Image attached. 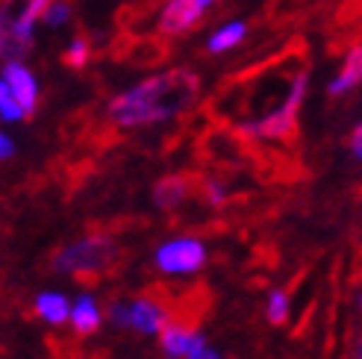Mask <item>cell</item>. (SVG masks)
I'll return each instance as SVG.
<instances>
[{"mask_svg": "<svg viewBox=\"0 0 362 359\" xmlns=\"http://www.w3.org/2000/svg\"><path fill=\"white\" fill-rule=\"evenodd\" d=\"M4 83L9 86V92L18 100V106H21L27 115H33L35 103H39V83H35L33 71L27 65H21L18 59H9L4 65Z\"/></svg>", "mask_w": 362, "mask_h": 359, "instance_id": "5b68a950", "label": "cell"}, {"mask_svg": "<svg viewBox=\"0 0 362 359\" xmlns=\"http://www.w3.org/2000/svg\"><path fill=\"white\" fill-rule=\"evenodd\" d=\"M35 310H39V315L45 321H50V324H62V321L68 318V300L62 295H53V292H45L39 300H35Z\"/></svg>", "mask_w": 362, "mask_h": 359, "instance_id": "7c38bea8", "label": "cell"}, {"mask_svg": "<svg viewBox=\"0 0 362 359\" xmlns=\"http://www.w3.org/2000/svg\"><path fill=\"white\" fill-rule=\"evenodd\" d=\"M68 18H71V4H68V0H50L45 15H42V21L47 27H62Z\"/></svg>", "mask_w": 362, "mask_h": 359, "instance_id": "9a60e30c", "label": "cell"}, {"mask_svg": "<svg viewBox=\"0 0 362 359\" xmlns=\"http://www.w3.org/2000/svg\"><path fill=\"white\" fill-rule=\"evenodd\" d=\"M68 318L74 321V330L80 336H88V333H95L100 327V312H98V303L83 295L77 303H74V310H68Z\"/></svg>", "mask_w": 362, "mask_h": 359, "instance_id": "30bf717a", "label": "cell"}, {"mask_svg": "<svg viewBox=\"0 0 362 359\" xmlns=\"http://www.w3.org/2000/svg\"><path fill=\"white\" fill-rule=\"evenodd\" d=\"M288 315V298L286 292H271V300H268V318L274 321V324H283Z\"/></svg>", "mask_w": 362, "mask_h": 359, "instance_id": "e0dca14e", "label": "cell"}, {"mask_svg": "<svg viewBox=\"0 0 362 359\" xmlns=\"http://www.w3.org/2000/svg\"><path fill=\"white\" fill-rule=\"evenodd\" d=\"M356 359H359V356H356Z\"/></svg>", "mask_w": 362, "mask_h": 359, "instance_id": "603a6c76", "label": "cell"}, {"mask_svg": "<svg viewBox=\"0 0 362 359\" xmlns=\"http://www.w3.org/2000/svg\"><path fill=\"white\" fill-rule=\"evenodd\" d=\"M303 95H306V71H298L295 80H292V88H288V95L280 100L277 110H271L268 115L245 124L242 130L250 133V136H259V139H286V136H292L298 110L303 103Z\"/></svg>", "mask_w": 362, "mask_h": 359, "instance_id": "7a4b0ae2", "label": "cell"}, {"mask_svg": "<svg viewBox=\"0 0 362 359\" xmlns=\"http://www.w3.org/2000/svg\"><path fill=\"white\" fill-rule=\"evenodd\" d=\"M189 342H192V333L189 330H180V327H168L162 333V348L171 359H183V353L189 351Z\"/></svg>", "mask_w": 362, "mask_h": 359, "instance_id": "4fadbf2b", "label": "cell"}, {"mask_svg": "<svg viewBox=\"0 0 362 359\" xmlns=\"http://www.w3.org/2000/svg\"><path fill=\"white\" fill-rule=\"evenodd\" d=\"M194 4H197V6H201V9H204V12H206V9H209V6H212V4H215V0H194Z\"/></svg>", "mask_w": 362, "mask_h": 359, "instance_id": "7402d4cb", "label": "cell"}, {"mask_svg": "<svg viewBox=\"0 0 362 359\" xmlns=\"http://www.w3.org/2000/svg\"><path fill=\"white\" fill-rule=\"evenodd\" d=\"M197 95V77L192 71H168L156 74L133 86L130 92L118 95L110 103V118L118 127H144V124H159L189 110Z\"/></svg>", "mask_w": 362, "mask_h": 359, "instance_id": "6da1fadb", "label": "cell"}, {"mask_svg": "<svg viewBox=\"0 0 362 359\" xmlns=\"http://www.w3.org/2000/svg\"><path fill=\"white\" fill-rule=\"evenodd\" d=\"M359 77H362V50H359V45H356V47L348 50V59H345V65H341L339 77L330 83V95H333V98L348 95L351 88L359 86Z\"/></svg>", "mask_w": 362, "mask_h": 359, "instance_id": "ba28073f", "label": "cell"}, {"mask_svg": "<svg viewBox=\"0 0 362 359\" xmlns=\"http://www.w3.org/2000/svg\"><path fill=\"white\" fill-rule=\"evenodd\" d=\"M110 315H112V324H115V327H127V324H130V307H121V303H112Z\"/></svg>", "mask_w": 362, "mask_h": 359, "instance_id": "d6986e66", "label": "cell"}, {"mask_svg": "<svg viewBox=\"0 0 362 359\" xmlns=\"http://www.w3.org/2000/svg\"><path fill=\"white\" fill-rule=\"evenodd\" d=\"M15 153V145H12V139L0 133V159H9Z\"/></svg>", "mask_w": 362, "mask_h": 359, "instance_id": "ffe728a7", "label": "cell"}, {"mask_svg": "<svg viewBox=\"0 0 362 359\" xmlns=\"http://www.w3.org/2000/svg\"><path fill=\"white\" fill-rule=\"evenodd\" d=\"M245 33H247V27H245L242 21H230V24H224L218 33H212V39H209L206 47H209V53H224V50H230V47L242 45Z\"/></svg>", "mask_w": 362, "mask_h": 359, "instance_id": "8fae6325", "label": "cell"}, {"mask_svg": "<svg viewBox=\"0 0 362 359\" xmlns=\"http://www.w3.org/2000/svg\"><path fill=\"white\" fill-rule=\"evenodd\" d=\"M24 115L27 112L18 106V100L9 92V86L4 83V77H0V118H4V121H21Z\"/></svg>", "mask_w": 362, "mask_h": 359, "instance_id": "5bb4252c", "label": "cell"}, {"mask_svg": "<svg viewBox=\"0 0 362 359\" xmlns=\"http://www.w3.org/2000/svg\"><path fill=\"white\" fill-rule=\"evenodd\" d=\"M183 359H218V353L206 348V339L201 333H192V342H189V351L183 353Z\"/></svg>", "mask_w": 362, "mask_h": 359, "instance_id": "ac0fdd59", "label": "cell"}, {"mask_svg": "<svg viewBox=\"0 0 362 359\" xmlns=\"http://www.w3.org/2000/svg\"><path fill=\"white\" fill-rule=\"evenodd\" d=\"M204 18V9L194 0H168L165 9L159 15V30L168 35H183Z\"/></svg>", "mask_w": 362, "mask_h": 359, "instance_id": "8992f818", "label": "cell"}, {"mask_svg": "<svg viewBox=\"0 0 362 359\" xmlns=\"http://www.w3.org/2000/svg\"><path fill=\"white\" fill-rule=\"evenodd\" d=\"M186 194H189V180L186 177H165V180L156 183L153 201L162 209H174V206H180L186 201Z\"/></svg>", "mask_w": 362, "mask_h": 359, "instance_id": "9c48e42d", "label": "cell"}, {"mask_svg": "<svg viewBox=\"0 0 362 359\" xmlns=\"http://www.w3.org/2000/svg\"><path fill=\"white\" fill-rule=\"evenodd\" d=\"M351 153H354L356 159H359V153H362V130H359V127H356V133L351 136Z\"/></svg>", "mask_w": 362, "mask_h": 359, "instance_id": "44dd1931", "label": "cell"}, {"mask_svg": "<svg viewBox=\"0 0 362 359\" xmlns=\"http://www.w3.org/2000/svg\"><path fill=\"white\" fill-rule=\"evenodd\" d=\"M162 324H165V312H162L156 303L139 300V303H133V307H130V324H127V327H133V330H139L144 336H151V333H159Z\"/></svg>", "mask_w": 362, "mask_h": 359, "instance_id": "52a82bcc", "label": "cell"}, {"mask_svg": "<svg viewBox=\"0 0 362 359\" xmlns=\"http://www.w3.org/2000/svg\"><path fill=\"white\" fill-rule=\"evenodd\" d=\"M88 57H92V50H88V42L86 39H74L68 45L65 50V65L68 68H83L88 62Z\"/></svg>", "mask_w": 362, "mask_h": 359, "instance_id": "2e32d148", "label": "cell"}, {"mask_svg": "<svg viewBox=\"0 0 362 359\" xmlns=\"http://www.w3.org/2000/svg\"><path fill=\"white\" fill-rule=\"evenodd\" d=\"M204 262H206V247L197 239H174L156 250V265L168 274L197 271V268H204Z\"/></svg>", "mask_w": 362, "mask_h": 359, "instance_id": "277c9868", "label": "cell"}, {"mask_svg": "<svg viewBox=\"0 0 362 359\" xmlns=\"http://www.w3.org/2000/svg\"><path fill=\"white\" fill-rule=\"evenodd\" d=\"M118 259V247L112 239L106 236H88L77 245L65 247L57 257L59 271H103L106 265Z\"/></svg>", "mask_w": 362, "mask_h": 359, "instance_id": "3957f363", "label": "cell"}]
</instances>
